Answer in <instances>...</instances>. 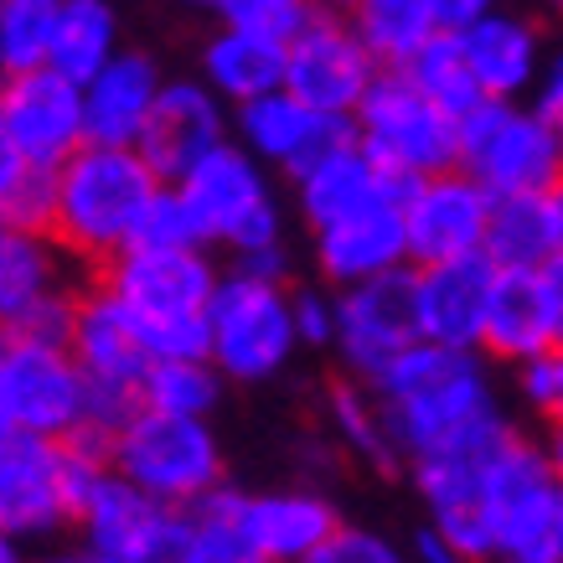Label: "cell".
<instances>
[{
    "instance_id": "14",
    "label": "cell",
    "mask_w": 563,
    "mask_h": 563,
    "mask_svg": "<svg viewBox=\"0 0 563 563\" xmlns=\"http://www.w3.org/2000/svg\"><path fill=\"white\" fill-rule=\"evenodd\" d=\"M78 258L47 228L0 222V331L57 336L68 331V310L78 295Z\"/></svg>"
},
{
    "instance_id": "49",
    "label": "cell",
    "mask_w": 563,
    "mask_h": 563,
    "mask_svg": "<svg viewBox=\"0 0 563 563\" xmlns=\"http://www.w3.org/2000/svg\"><path fill=\"white\" fill-rule=\"evenodd\" d=\"M202 5H207V0H202Z\"/></svg>"
},
{
    "instance_id": "48",
    "label": "cell",
    "mask_w": 563,
    "mask_h": 563,
    "mask_svg": "<svg viewBox=\"0 0 563 563\" xmlns=\"http://www.w3.org/2000/svg\"><path fill=\"white\" fill-rule=\"evenodd\" d=\"M325 11H346V5H352V0H321Z\"/></svg>"
},
{
    "instance_id": "6",
    "label": "cell",
    "mask_w": 563,
    "mask_h": 563,
    "mask_svg": "<svg viewBox=\"0 0 563 563\" xmlns=\"http://www.w3.org/2000/svg\"><path fill=\"white\" fill-rule=\"evenodd\" d=\"M481 507L492 528V559L559 563L563 559V476L559 461L522 429L507 434L481 471Z\"/></svg>"
},
{
    "instance_id": "32",
    "label": "cell",
    "mask_w": 563,
    "mask_h": 563,
    "mask_svg": "<svg viewBox=\"0 0 563 563\" xmlns=\"http://www.w3.org/2000/svg\"><path fill=\"white\" fill-rule=\"evenodd\" d=\"M181 563H258L249 538V492H233L222 481L202 501H191Z\"/></svg>"
},
{
    "instance_id": "39",
    "label": "cell",
    "mask_w": 563,
    "mask_h": 563,
    "mask_svg": "<svg viewBox=\"0 0 563 563\" xmlns=\"http://www.w3.org/2000/svg\"><path fill=\"white\" fill-rule=\"evenodd\" d=\"M130 243H155V249H172V243H197V228H191L187 207H181V197H176L172 181H161V187L151 191V202H145V212H140L135 239H130Z\"/></svg>"
},
{
    "instance_id": "21",
    "label": "cell",
    "mask_w": 563,
    "mask_h": 563,
    "mask_svg": "<svg viewBox=\"0 0 563 563\" xmlns=\"http://www.w3.org/2000/svg\"><path fill=\"white\" fill-rule=\"evenodd\" d=\"M228 120H233V109L202 78H161V93L145 114V130L135 135V151L151 161L161 181H176L197 155L233 135Z\"/></svg>"
},
{
    "instance_id": "41",
    "label": "cell",
    "mask_w": 563,
    "mask_h": 563,
    "mask_svg": "<svg viewBox=\"0 0 563 563\" xmlns=\"http://www.w3.org/2000/svg\"><path fill=\"white\" fill-rule=\"evenodd\" d=\"M316 563H398V543L383 538L373 528H352V522H336L331 538L321 543Z\"/></svg>"
},
{
    "instance_id": "47",
    "label": "cell",
    "mask_w": 563,
    "mask_h": 563,
    "mask_svg": "<svg viewBox=\"0 0 563 563\" xmlns=\"http://www.w3.org/2000/svg\"><path fill=\"white\" fill-rule=\"evenodd\" d=\"M16 538H11V532H0V563H16Z\"/></svg>"
},
{
    "instance_id": "25",
    "label": "cell",
    "mask_w": 563,
    "mask_h": 563,
    "mask_svg": "<svg viewBox=\"0 0 563 563\" xmlns=\"http://www.w3.org/2000/svg\"><path fill=\"white\" fill-rule=\"evenodd\" d=\"M455 42H461L465 68H471V78H476L486 99H528L532 78L548 63L543 32L528 16L501 11V5L486 11L481 21H471V26H461Z\"/></svg>"
},
{
    "instance_id": "18",
    "label": "cell",
    "mask_w": 563,
    "mask_h": 563,
    "mask_svg": "<svg viewBox=\"0 0 563 563\" xmlns=\"http://www.w3.org/2000/svg\"><path fill=\"white\" fill-rule=\"evenodd\" d=\"M486 212H492V191L461 166L413 176L398 187V218H404V243H409V264H434V258L476 254L486 239Z\"/></svg>"
},
{
    "instance_id": "12",
    "label": "cell",
    "mask_w": 563,
    "mask_h": 563,
    "mask_svg": "<svg viewBox=\"0 0 563 563\" xmlns=\"http://www.w3.org/2000/svg\"><path fill=\"white\" fill-rule=\"evenodd\" d=\"M0 413L11 429L68 440L88 424V377L68 342L0 331Z\"/></svg>"
},
{
    "instance_id": "20",
    "label": "cell",
    "mask_w": 563,
    "mask_h": 563,
    "mask_svg": "<svg viewBox=\"0 0 563 563\" xmlns=\"http://www.w3.org/2000/svg\"><path fill=\"white\" fill-rule=\"evenodd\" d=\"M233 140L243 151L264 161L269 172L295 176L300 166H310L316 155H325L331 145L352 140V114H321L290 93V88H269L258 99L233 103V120H228Z\"/></svg>"
},
{
    "instance_id": "5",
    "label": "cell",
    "mask_w": 563,
    "mask_h": 563,
    "mask_svg": "<svg viewBox=\"0 0 563 563\" xmlns=\"http://www.w3.org/2000/svg\"><path fill=\"white\" fill-rule=\"evenodd\" d=\"M103 461L114 476H124L130 486H140L166 507H191L228 481V461H222V440L212 419L145 409V404H135L103 434Z\"/></svg>"
},
{
    "instance_id": "34",
    "label": "cell",
    "mask_w": 563,
    "mask_h": 563,
    "mask_svg": "<svg viewBox=\"0 0 563 563\" xmlns=\"http://www.w3.org/2000/svg\"><path fill=\"white\" fill-rule=\"evenodd\" d=\"M228 377L207 362V352L191 357H151L145 377H140V404L166 413H191V419H212L222 404Z\"/></svg>"
},
{
    "instance_id": "30",
    "label": "cell",
    "mask_w": 563,
    "mask_h": 563,
    "mask_svg": "<svg viewBox=\"0 0 563 563\" xmlns=\"http://www.w3.org/2000/svg\"><path fill=\"white\" fill-rule=\"evenodd\" d=\"M342 16L362 47L377 57V68H404L440 32L434 0H352Z\"/></svg>"
},
{
    "instance_id": "45",
    "label": "cell",
    "mask_w": 563,
    "mask_h": 563,
    "mask_svg": "<svg viewBox=\"0 0 563 563\" xmlns=\"http://www.w3.org/2000/svg\"><path fill=\"white\" fill-rule=\"evenodd\" d=\"M501 0H434V16H440V32H461L471 21H481L486 11H496Z\"/></svg>"
},
{
    "instance_id": "3",
    "label": "cell",
    "mask_w": 563,
    "mask_h": 563,
    "mask_svg": "<svg viewBox=\"0 0 563 563\" xmlns=\"http://www.w3.org/2000/svg\"><path fill=\"white\" fill-rule=\"evenodd\" d=\"M218 258L202 243H124L114 258H103L93 279L114 295L151 357H191L207 352V295L218 285Z\"/></svg>"
},
{
    "instance_id": "40",
    "label": "cell",
    "mask_w": 563,
    "mask_h": 563,
    "mask_svg": "<svg viewBox=\"0 0 563 563\" xmlns=\"http://www.w3.org/2000/svg\"><path fill=\"white\" fill-rule=\"evenodd\" d=\"M290 321L295 342L310 352H325L331 331H336V290L331 285H290Z\"/></svg>"
},
{
    "instance_id": "19",
    "label": "cell",
    "mask_w": 563,
    "mask_h": 563,
    "mask_svg": "<svg viewBox=\"0 0 563 563\" xmlns=\"http://www.w3.org/2000/svg\"><path fill=\"white\" fill-rule=\"evenodd\" d=\"M563 342V258L532 264V269H496L486 321H481V352L492 362L532 357Z\"/></svg>"
},
{
    "instance_id": "24",
    "label": "cell",
    "mask_w": 563,
    "mask_h": 563,
    "mask_svg": "<svg viewBox=\"0 0 563 563\" xmlns=\"http://www.w3.org/2000/svg\"><path fill=\"white\" fill-rule=\"evenodd\" d=\"M161 63L140 47H114L99 68L88 73L78 93H84V140L99 145H135V135L145 130L155 93H161Z\"/></svg>"
},
{
    "instance_id": "43",
    "label": "cell",
    "mask_w": 563,
    "mask_h": 563,
    "mask_svg": "<svg viewBox=\"0 0 563 563\" xmlns=\"http://www.w3.org/2000/svg\"><path fill=\"white\" fill-rule=\"evenodd\" d=\"M528 109H538L543 120H553V124H563V63L553 57V63H543L538 68V78H532V88H528Z\"/></svg>"
},
{
    "instance_id": "27",
    "label": "cell",
    "mask_w": 563,
    "mask_h": 563,
    "mask_svg": "<svg viewBox=\"0 0 563 563\" xmlns=\"http://www.w3.org/2000/svg\"><path fill=\"white\" fill-rule=\"evenodd\" d=\"M290 181H295V212L306 218V228H321V222L342 218V212H357V207L377 202V197H398V187H404L362 151L357 140L331 145L310 166H300Z\"/></svg>"
},
{
    "instance_id": "9",
    "label": "cell",
    "mask_w": 563,
    "mask_h": 563,
    "mask_svg": "<svg viewBox=\"0 0 563 563\" xmlns=\"http://www.w3.org/2000/svg\"><path fill=\"white\" fill-rule=\"evenodd\" d=\"M207 362L228 383H269L295 362L290 285L228 269L207 295Z\"/></svg>"
},
{
    "instance_id": "35",
    "label": "cell",
    "mask_w": 563,
    "mask_h": 563,
    "mask_svg": "<svg viewBox=\"0 0 563 563\" xmlns=\"http://www.w3.org/2000/svg\"><path fill=\"white\" fill-rule=\"evenodd\" d=\"M404 73H409V84L419 88V93H429V99L440 103L444 114H455V120H461L476 99H486L476 88V78H471V68H465L455 32H434L424 47L404 63Z\"/></svg>"
},
{
    "instance_id": "10",
    "label": "cell",
    "mask_w": 563,
    "mask_h": 563,
    "mask_svg": "<svg viewBox=\"0 0 563 563\" xmlns=\"http://www.w3.org/2000/svg\"><path fill=\"white\" fill-rule=\"evenodd\" d=\"M63 342H68L73 362L88 377V424L84 429L103 440L140 404V377L151 367V352L140 342L130 310L103 290L99 279L78 285Z\"/></svg>"
},
{
    "instance_id": "28",
    "label": "cell",
    "mask_w": 563,
    "mask_h": 563,
    "mask_svg": "<svg viewBox=\"0 0 563 563\" xmlns=\"http://www.w3.org/2000/svg\"><path fill=\"white\" fill-rule=\"evenodd\" d=\"M481 254L496 269H532V264L563 258V187L492 197Z\"/></svg>"
},
{
    "instance_id": "36",
    "label": "cell",
    "mask_w": 563,
    "mask_h": 563,
    "mask_svg": "<svg viewBox=\"0 0 563 563\" xmlns=\"http://www.w3.org/2000/svg\"><path fill=\"white\" fill-rule=\"evenodd\" d=\"M57 0H0V73L47 63Z\"/></svg>"
},
{
    "instance_id": "13",
    "label": "cell",
    "mask_w": 563,
    "mask_h": 563,
    "mask_svg": "<svg viewBox=\"0 0 563 563\" xmlns=\"http://www.w3.org/2000/svg\"><path fill=\"white\" fill-rule=\"evenodd\" d=\"M73 528L93 563H181L187 507H166L103 465L73 512Z\"/></svg>"
},
{
    "instance_id": "2",
    "label": "cell",
    "mask_w": 563,
    "mask_h": 563,
    "mask_svg": "<svg viewBox=\"0 0 563 563\" xmlns=\"http://www.w3.org/2000/svg\"><path fill=\"white\" fill-rule=\"evenodd\" d=\"M161 176L135 145H99L84 140L52 166V212L47 233L68 249L84 269H99L135 239V222L151 202Z\"/></svg>"
},
{
    "instance_id": "23",
    "label": "cell",
    "mask_w": 563,
    "mask_h": 563,
    "mask_svg": "<svg viewBox=\"0 0 563 563\" xmlns=\"http://www.w3.org/2000/svg\"><path fill=\"white\" fill-rule=\"evenodd\" d=\"M496 264L486 254H455L434 264H413V310L419 336L444 346H481V321L492 300Z\"/></svg>"
},
{
    "instance_id": "7",
    "label": "cell",
    "mask_w": 563,
    "mask_h": 563,
    "mask_svg": "<svg viewBox=\"0 0 563 563\" xmlns=\"http://www.w3.org/2000/svg\"><path fill=\"white\" fill-rule=\"evenodd\" d=\"M172 187L187 207L202 249L239 254V249L285 239V207H279L269 166L254 161L233 135L212 145L207 155H197Z\"/></svg>"
},
{
    "instance_id": "37",
    "label": "cell",
    "mask_w": 563,
    "mask_h": 563,
    "mask_svg": "<svg viewBox=\"0 0 563 563\" xmlns=\"http://www.w3.org/2000/svg\"><path fill=\"white\" fill-rule=\"evenodd\" d=\"M512 373H517V398H522L538 419H559L563 413V346L517 357Z\"/></svg>"
},
{
    "instance_id": "15",
    "label": "cell",
    "mask_w": 563,
    "mask_h": 563,
    "mask_svg": "<svg viewBox=\"0 0 563 563\" xmlns=\"http://www.w3.org/2000/svg\"><path fill=\"white\" fill-rule=\"evenodd\" d=\"M409 342H419V310H413V264L357 279L336 290V331L331 346L346 377L373 383Z\"/></svg>"
},
{
    "instance_id": "38",
    "label": "cell",
    "mask_w": 563,
    "mask_h": 563,
    "mask_svg": "<svg viewBox=\"0 0 563 563\" xmlns=\"http://www.w3.org/2000/svg\"><path fill=\"white\" fill-rule=\"evenodd\" d=\"M218 21H233V26H254V32H269V36H285L300 26V21L321 5V0H207Z\"/></svg>"
},
{
    "instance_id": "1",
    "label": "cell",
    "mask_w": 563,
    "mask_h": 563,
    "mask_svg": "<svg viewBox=\"0 0 563 563\" xmlns=\"http://www.w3.org/2000/svg\"><path fill=\"white\" fill-rule=\"evenodd\" d=\"M373 393L383 404V424L398 461H413L501 409L492 357L481 346H444L424 336L409 342L373 377Z\"/></svg>"
},
{
    "instance_id": "46",
    "label": "cell",
    "mask_w": 563,
    "mask_h": 563,
    "mask_svg": "<svg viewBox=\"0 0 563 563\" xmlns=\"http://www.w3.org/2000/svg\"><path fill=\"white\" fill-rule=\"evenodd\" d=\"M413 553H419V559H429V563H455V559H450V548L440 543V532L429 528V522L413 532Z\"/></svg>"
},
{
    "instance_id": "17",
    "label": "cell",
    "mask_w": 563,
    "mask_h": 563,
    "mask_svg": "<svg viewBox=\"0 0 563 563\" xmlns=\"http://www.w3.org/2000/svg\"><path fill=\"white\" fill-rule=\"evenodd\" d=\"M0 135L11 140V151L52 172L68 151L84 145V93L78 78L57 73L52 63L21 73H0Z\"/></svg>"
},
{
    "instance_id": "4",
    "label": "cell",
    "mask_w": 563,
    "mask_h": 563,
    "mask_svg": "<svg viewBox=\"0 0 563 563\" xmlns=\"http://www.w3.org/2000/svg\"><path fill=\"white\" fill-rule=\"evenodd\" d=\"M103 465H109L103 440L88 429L68 440L5 429L0 434V532L32 543V538H57L63 528H73V512Z\"/></svg>"
},
{
    "instance_id": "16",
    "label": "cell",
    "mask_w": 563,
    "mask_h": 563,
    "mask_svg": "<svg viewBox=\"0 0 563 563\" xmlns=\"http://www.w3.org/2000/svg\"><path fill=\"white\" fill-rule=\"evenodd\" d=\"M377 78V57L357 42L342 11L316 5L290 36H285V78L300 103L321 109V114H352L367 84Z\"/></svg>"
},
{
    "instance_id": "33",
    "label": "cell",
    "mask_w": 563,
    "mask_h": 563,
    "mask_svg": "<svg viewBox=\"0 0 563 563\" xmlns=\"http://www.w3.org/2000/svg\"><path fill=\"white\" fill-rule=\"evenodd\" d=\"M325 424L336 434L352 461L373 465V471H398V450L388 440V424H383V404H377L373 383H362V377H342V383H331L325 388Z\"/></svg>"
},
{
    "instance_id": "26",
    "label": "cell",
    "mask_w": 563,
    "mask_h": 563,
    "mask_svg": "<svg viewBox=\"0 0 563 563\" xmlns=\"http://www.w3.org/2000/svg\"><path fill=\"white\" fill-rule=\"evenodd\" d=\"M336 522H342L336 501L316 486L249 492V538L258 563H316Z\"/></svg>"
},
{
    "instance_id": "42",
    "label": "cell",
    "mask_w": 563,
    "mask_h": 563,
    "mask_svg": "<svg viewBox=\"0 0 563 563\" xmlns=\"http://www.w3.org/2000/svg\"><path fill=\"white\" fill-rule=\"evenodd\" d=\"M228 269L239 274H254V279H274V285H290V239H274V243H258V249H239L228 254Z\"/></svg>"
},
{
    "instance_id": "8",
    "label": "cell",
    "mask_w": 563,
    "mask_h": 563,
    "mask_svg": "<svg viewBox=\"0 0 563 563\" xmlns=\"http://www.w3.org/2000/svg\"><path fill=\"white\" fill-rule=\"evenodd\" d=\"M455 166L492 197L563 181V124L543 120L522 99H476L455 120Z\"/></svg>"
},
{
    "instance_id": "11",
    "label": "cell",
    "mask_w": 563,
    "mask_h": 563,
    "mask_svg": "<svg viewBox=\"0 0 563 563\" xmlns=\"http://www.w3.org/2000/svg\"><path fill=\"white\" fill-rule=\"evenodd\" d=\"M352 140L393 181L455 166V114H444L429 93H419L404 68H377L352 109Z\"/></svg>"
},
{
    "instance_id": "22",
    "label": "cell",
    "mask_w": 563,
    "mask_h": 563,
    "mask_svg": "<svg viewBox=\"0 0 563 563\" xmlns=\"http://www.w3.org/2000/svg\"><path fill=\"white\" fill-rule=\"evenodd\" d=\"M310 258H316L321 285H331V290L409 264L398 197H377V202L357 207V212H342V218L310 228Z\"/></svg>"
},
{
    "instance_id": "44",
    "label": "cell",
    "mask_w": 563,
    "mask_h": 563,
    "mask_svg": "<svg viewBox=\"0 0 563 563\" xmlns=\"http://www.w3.org/2000/svg\"><path fill=\"white\" fill-rule=\"evenodd\" d=\"M36 166H26L16 151H11V140L0 135V218H5V207L16 202V191H21V181L32 176Z\"/></svg>"
},
{
    "instance_id": "31",
    "label": "cell",
    "mask_w": 563,
    "mask_h": 563,
    "mask_svg": "<svg viewBox=\"0 0 563 563\" xmlns=\"http://www.w3.org/2000/svg\"><path fill=\"white\" fill-rule=\"evenodd\" d=\"M120 42H124V32H120V5L114 0H57L47 63L84 84Z\"/></svg>"
},
{
    "instance_id": "29",
    "label": "cell",
    "mask_w": 563,
    "mask_h": 563,
    "mask_svg": "<svg viewBox=\"0 0 563 563\" xmlns=\"http://www.w3.org/2000/svg\"><path fill=\"white\" fill-rule=\"evenodd\" d=\"M197 78L228 109L243 99H258V93L279 88V78H285V42L269 32H254V26L218 21V32L202 42V73Z\"/></svg>"
}]
</instances>
